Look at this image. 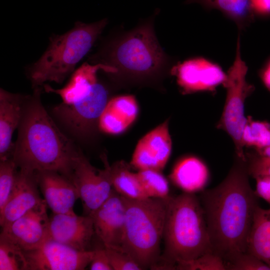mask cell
Wrapping results in <instances>:
<instances>
[{"label":"cell","instance_id":"d6a6232c","mask_svg":"<svg viewBox=\"0 0 270 270\" xmlns=\"http://www.w3.org/2000/svg\"><path fill=\"white\" fill-rule=\"evenodd\" d=\"M254 178L256 180V194L270 204V176H259Z\"/></svg>","mask_w":270,"mask_h":270},{"label":"cell","instance_id":"52a82bcc","mask_svg":"<svg viewBox=\"0 0 270 270\" xmlns=\"http://www.w3.org/2000/svg\"><path fill=\"white\" fill-rule=\"evenodd\" d=\"M108 101V92L103 84L88 82L67 92L52 112L71 133L86 137L98 123Z\"/></svg>","mask_w":270,"mask_h":270},{"label":"cell","instance_id":"8992f818","mask_svg":"<svg viewBox=\"0 0 270 270\" xmlns=\"http://www.w3.org/2000/svg\"><path fill=\"white\" fill-rule=\"evenodd\" d=\"M152 20L116 38L104 50L102 62L116 72L143 77L159 72L168 58L156 37Z\"/></svg>","mask_w":270,"mask_h":270},{"label":"cell","instance_id":"9a60e30c","mask_svg":"<svg viewBox=\"0 0 270 270\" xmlns=\"http://www.w3.org/2000/svg\"><path fill=\"white\" fill-rule=\"evenodd\" d=\"M94 234L90 215L53 213L49 218V238L76 250H90L89 248Z\"/></svg>","mask_w":270,"mask_h":270},{"label":"cell","instance_id":"2e32d148","mask_svg":"<svg viewBox=\"0 0 270 270\" xmlns=\"http://www.w3.org/2000/svg\"><path fill=\"white\" fill-rule=\"evenodd\" d=\"M36 172L20 169L14 184L2 210L0 212L2 228L44 202L40 195Z\"/></svg>","mask_w":270,"mask_h":270},{"label":"cell","instance_id":"277c9868","mask_svg":"<svg viewBox=\"0 0 270 270\" xmlns=\"http://www.w3.org/2000/svg\"><path fill=\"white\" fill-rule=\"evenodd\" d=\"M122 197L126 216L122 251L142 270H153L161 255L160 242L170 196L140 200Z\"/></svg>","mask_w":270,"mask_h":270},{"label":"cell","instance_id":"cb8c5ba5","mask_svg":"<svg viewBox=\"0 0 270 270\" xmlns=\"http://www.w3.org/2000/svg\"><path fill=\"white\" fill-rule=\"evenodd\" d=\"M242 141L244 146L254 148L256 151L270 146V124L246 118Z\"/></svg>","mask_w":270,"mask_h":270},{"label":"cell","instance_id":"8fae6325","mask_svg":"<svg viewBox=\"0 0 270 270\" xmlns=\"http://www.w3.org/2000/svg\"><path fill=\"white\" fill-rule=\"evenodd\" d=\"M44 202L2 228L0 238L25 252L39 246L48 236L49 218Z\"/></svg>","mask_w":270,"mask_h":270},{"label":"cell","instance_id":"7c38bea8","mask_svg":"<svg viewBox=\"0 0 270 270\" xmlns=\"http://www.w3.org/2000/svg\"><path fill=\"white\" fill-rule=\"evenodd\" d=\"M172 74L183 94L212 92L224 84L226 74L221 67L203 57L188 59L173 68Z\"/></svg>","mask_w":270,"mask_h":270},{"label":"cell","instance_id":"6da1fadb","mask_svg":"<svg viewBox=\"0 0 270 270\" xmlns=\"http://www.w3.org/2000/svg\"><path fill=\"white\" fill-rule=\"evenodd\" d=\"M239 162L216 187L202 192V206L214 253L225 263L246 252L248 234L258 205L246 161Z\"/></svg>","mask_w":270,"mask_h":270},{"label":"cell","instance_id":"f546056e","mask_svg":"<svg viewBox=\"0 0 270 270\" xmlns=\"http://www.w3.org/2000/svg\"><path fill=\"white\" fill-rule=\"evenodd\" d=\"M105 247V246H104ZM113 270H142V268L126 253L105 247Z\"/></svg>","mask_w":270,"mask_h":270},{"label":"cell","instance_id":"5b68a950","mask_svg":"<svg viewBox=\"0 0 270 270\" xmlns=\"http://www.w3.org/2000/svg\"><path fill=\"white\" fill-rule=\"evenodd\" d=\"M107 24L106 19L86 24L78 22L61 35H53L42 56L29 68L32 86L45 82L62 83L90 51Z\"/></svg>","mask_w":270,"mask_h":270},{"label":"cell","instance_id":"7a4b0ae2","mask_svg":"<svg viewBox=\"0 0 270 270\" xmlns=\"http://www.w3.org/2000/svg\"><path fill=\"white\" fill-rule=\"evenodd\" d=\"M41 89L26 96L12 158L29 172H57L71 180L80 150L58 127L42 104Z\"/></svg>","mask_w":270,"mask_h":270},{"label":"cell","instance_id":"4dcf8cb0","mask_svg":"<svg viewBox=\"0 0 270 270\" xmlns=\"http://www.w3.org/2000/svg\"><path fill=\"white\" fill-rule=\"evenodd\" d=\"M247 166L248 174L254 178L259 176H270V156L250 154Z\"/></svg>","mask_w":270,"mask_h":270},{"label":"cell","instance_id":"ffe728a7","mask_svg":"<svg viewBox=\"0 0 270 270\" xmlns=\"http://www.w3.org/2000/svg\"><path fill=\"white\" fill-rule=\"evenodd\" d=\"M170 177L184 192L194 194L202 190L206 185L209 171L202 160L195 156H188L176 164Z\"/></svg>","mask_w":270,"mask_h":270},{"label":"cell","instance_id":"603a6c76","mask_svg":"<svg viewBox=\"0 0 270 270\" xmlns=\"http://www.w3.org/2000/svg\"><path fill=\"white\" fill-rule=\"evenodd\" d=\"M113 189L120 196L129 198L140 200L149 198L144 191L136 173L130 171L124 161L117 162L110 166Z\"/></svg>","mask_w":270,"mask_h":270},{"label":"cell","instance_id":"d590c367","mask_svg":"<svg viewBox=\"0 0 270 270\" xmlns=\"http://www.w3.org/2000/svg\"><path fill=\"white\" fill-rule=\"evenodd\" d=\"M256 152L260 156H270V146Z\"/></svg>","mask_w":270,"mask_h":270},{"label":"cell","instance_id":"9c48e42d","mask_svg":"<svg viewBox=\"0 0 270 270\" xmlns=\"http://www.w3.org/2000/svg\"><path fill=\"white\" fill-rule=\"evenodd\" d=\"M101 158L104 168L93 166L82 152L76 158L71 180L81 200L84 215H90L110 196L112 190L110 166L106 154Z\"/></svg>","mask_w":270,"mask_h":270},{"label":"cell","instance_id":"3957f363","mask_svg":"<svg viewBox=\"0 0 270 270\" xmlns=\"http://www.w3.org/2000/svg\"><path fill=\"white\" fill-rule=\"evenodd\" d=\"M164 250L153 270H176L213 252L204 211L194 194L170 196L163 233Z\"/></svg>","mask_w":270,"mask_h":270},{"label":"cell","instance_id":"5bb4252c","mask_svg":"<svg viewBox=\"0 0 270 270\" xmlns=\"http://www.w3.org/2000/svg\"><path fill=\"white\" fill-rule=\"evenodd\" d=\"M172 144L167 120L138 141L130 164L139 170H152L160 172L170 158Z\"/></svg>","mask_w":270,"mask_h":270},{"label":"cell","instance_id":"8d00e7d4","mask_svg":"<svg viewBox=\"0 0 270 270\" xmlns=\"http://www.w3.org/2000/svg\"></svg>","mask_w":270,"mask_h":270},{"label":"cell","instance_id":"ba28073f","mask_svg":"<svg viewBox=\"0 0 270 270\" xmlns=\"http://www.w3.org/2000/svg\"><path fill=\"white\" fill-rule=\"evenodd\" d=\"M248 67L240 54L238 38L234 60L226 74L223 86L226 88V98L217 128L226 132L232 140L238 158L246 161L242 136L246 118L244 103L254 87L246 80Z\"/></svg>","mask_w":270,"mask_h":270},{"label":"cell","instance_id":"83f0119b","mask_svg":"<svg viewBox=\"0 0 270 270\" xmlns=\"http://www.w3.org/2000/svg\"><path fill=\"white\" fill-rule=\"evenodd\" d=\"M176 270H224L226 268L222 258L214 252H210L179 266Z\"/></svg>","mask_w":270,"mask_h":270},{"label":"cell","instance_id":"ac0fdd59","mask_svg":"<svg viewBox=\"0 0 270 270\" xmlns=\"http://www.w3.org/2000/svg\"><path fill=\"white\" fill-rule=\"evenodd\" d=\"M26 96L13 94L2 88L0 90V160L12 158L14 143L12 142L14 131L20 123Z\"/></svg>","mask_w":270,"mask_h":270},{"label":"cell","instance_id":"484cf974","mask_svg":"<svg viewBox=\"0 0 270 270\" xmlns=\"http://www.w3.org/2000/svg\"><path fill=\"white\" fill-rule=\"evenodd\" d=\"M17 166L12 158L0 162V212L7 202L12 190Z\"/></svg>","mask_w":270,"mask_h":270},{"label":"cell","instance_id":"7402d4cb","mask_svg":"<svg viewBox=\"0 0 270 270\" xmlns=\"http://www.w3.org/2000/svg\"><path fill=\"white\" fill-rule=\"evenodd\" d=\"M185 2L198 4L208 10H218L234 22L240 29L246 26L254 18L250 0H186Z\"/></svg>","mask_w":270,"mask_h":270},{"label":"cell","instance_id":"4fadbf2b","mask_svg":"<svg viewBox=\"0 0 270 270\" xmlns=\"http://www.w3.org/2000/svg\"><path fill=\"white\" fill-rule=\"evenodd\" d=\"M90 216L102 244L122 251L126 216L122 196L112 188L110 196Z\"/></svg>","mask_w":270,"mask_h":270},{"label":"cell","instance_id":"e0dca14e","mask_svg":"<svg viewBox=\"0 0 270 270\" xmlns=\"http://www.w3.org/2000/svg\"><path fill=\"white\" fill-rule=\"evenodd\" d=\"M38 187L47 206L54 214H74V206L79 198L72 182L52 170L35 172Z\"/></svg>","mask_w":270,"mask_h":270},{"label":"cell","instance_id":"4316f807","mask_svg":"<svg viewBox=\"0 0 270 270\" xmlns=\"http://www.w3.org/2000/svg\"><path fill=\"white\" fill-rule=\"evenodd\" d=\"M24 267L22 252L0 238V270H24Z\"/></svg>","mask_w":270,"mask_h":270},{"label":"cell","instance_id":"836d02e7","mask_svg":"<svg viewBox=\"0 0 270 270\" xmlns=\"http://www.w3.org/2000/svg\"><path fill=\"white\" fill-rule=\"evenodd\" d=\"M254 15L261 17L270 16V0H250Z\"/></svg>","mask_w":270,"mask_h":270},{"label":"cell","instance_id":"d4e9b609","mask_svg":"<svg viewBox=\"0 0 270 270\" xmlns=\"http://www.w3.org/2000/svg\"><path fill=\"white\" fill-rule=\"evenodd\" d=\"M136 174L149 198H167L170 196L168 182L160 172L152 170H140Z\"/></svg>","mask_w":270,"mask_h":270},{"label":"cell","instance_id":"1f68e13d","mask_svg":"<svg viewBox=\"0 0 270 270\" xmlns=\"http://www.w3.org/2000/svg\"><path fill=\"white\" fill-rule=\"evenodd\" d=\"M94 253L90 264L91 270H113L105 248H97L94 250Z\"/></svg>","mask_w":270,"mask_h":270},{"label":"cell","instance_id":"f1b7e54d","mask_svg":"<svg viewBox=\"0 0 270 270\" xmlns=\"http://www.w3.org/2000/svg\"><path fill=\"white\" fill-rule=\"evenodd\" d=\"M226 270H270L266 263L248 253L240 254L226 263Z\"/></svg>","mask_w":270,"mask_h":270},{"label":"cell","instance_id":"d6986e66","mask_svg":"<svg viewBox=\"0 0 270 270\" xmlns=\"http://www.w3.org/2000/svg\"><path fill=\"white\" fill-rule=\"evenodd\" d=\"M138 111L134 96H117L108 101L99 118L98 126L105 133L120 134L134 121Z\"/></svg>","mask_w":270,"mask_h":270},{"label":"cell","instance_id":"30bf717a","mask_svg":"<svg viewBox=\"0 0 270 270\" xmlns=\"http://www.w3.org/2000/svg\"><path fill=\"white\" fill-rule=\"evenodd\" d=\"M22 252L24 270H84L94 250H78L48 238L36 248Z\"/></svg>","mask_w":270,"mask_h":270},{"label":"cell","instance_id":"e575fe53","mask_svg":"<svg viewBox=\"0 0 270 270\" xmlns=\"http://www.w3.org/2000/svg\"><path fill=\"white\" fill-rule=\"evenodd\" d=\"M260 76L264 86L270 91V60L261 70Z\"/></svg>","mask_w":270,"mask_h":270},{"label":"cell","instance_id":"44dd1931","mask_svg":"<svg viewBox=\"0 0 270 270\" xmlns=\"http://www.w3.org/2000/svg\"><path fill=\"white\" fill-rule=\"evenodd\" d=\"M246 252L270 266V208L258 206L247 242Z\"/></svg>","mask_w":270,"mask_h":270}]
</instances>
